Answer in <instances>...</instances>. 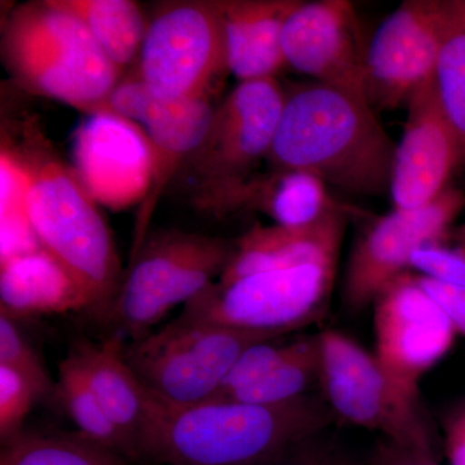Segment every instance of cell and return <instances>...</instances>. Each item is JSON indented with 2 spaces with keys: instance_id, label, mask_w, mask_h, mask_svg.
I'll return each instance as SVG.
<instances>
[{
  "instance_id": "cell-24",
  "label": "cell",
  "mask_w": 465,
  "mask_h": 465,
  "mask_svg": "<svg viewBox=\"0 0 465 465\" xmlns=\"http://www.w3.org/2000/svg\"><path fill=\"white\" fill-rule=\"evenodd\" d=\"M320 363L318 335L302 336L289 341L286 354L268 375L220 401L273 405L299 399L320 381Z\"/></svg>"
},
{
  "instance_id": "cell-13",
  "label": "cell",
  "mask_w": 465,
  "mask_h": 465,
  "mask_svg": "<svg viewBox=\"0 0 465 465\" xmlns=\"http://www.w3.org/2000/svg\"><path fill=\"white\" fill-rule=\"evenodd\" d=\"M110 106L116 115L142 124L152 149V177L148 194L134 222L131 259L148 237L150 220L168 183L206 139L215 109L208 97L161 99L137 78L116 85L110 97Z\"/></svg>"
},
{
  "instance_id": "cell-1",
  "label": "cell",
  "mask_w": 465,
  "mask_h": 465,
  "mask_svg": "<svg viewBox=\"0 0 465 465\" xmlns=\"http://www.w3.org/2000/svg\"><path fill=\"white\" fill-rule=\"evenodd\" d=\"M376 114L358 94L314 81L295 85L266 159L273 170L302 171L342 192L384 195L397 146Z\"/></svg>"
},
{
  "instance_id": "cell-27",
  "label": "cell",
  "mask_w": 465,
  "mask_h": 465,
  "mask_svg": "<svg viewBox=\"0 0 465 465\" xmlns=\"http://www.w3.org/2000/svg\"><path fill=\"white\" fill-rule=\"evenodd\" d=\"M2 188V251L0 262L42 249L27 211L29 173L23 154L3 145L0 155Z\"/></svg>"
},
{
  "instance_id": "cell-9",
  "label": "cell",
  "mask_w": 465,
  "mask_h": 465,
  "mask_svg": "<svg viewBox=\"0 0 465 465\" xmlns=\"http://www.w3.org/2000/svg\"><path fill=\"white\" fill-rule=\"evenodd\" d=\"M139 81L166 100L208 97L228 70L222 2L188 0L158 9L139 54Z\"/></svg>"
},
{
  "instance_id": "cell-5",
  "label": "cell",
  "mask_w": 465,
  "mask_h": 465,
  "mask_svg": "<svg viewBox=\"0 0 465 465\" xmlns=\"http://www.w3.org/2000/svg\"><path fill=\"white\" fill-rule=\"evenodd\" d=\"M234 249V241L220 237L179 231L149 232L130 259L106 321L131 341L145 338L171 309L185 305L222 277Z\"/></svg>"
},
{
  "instance_id": "cell-32",
  "label": "cell",
  "mask_w": 465,
  "mask_h": 465,
  "mask_svg": "<svg viewBox=\"0 0 465 465\" xmlns=\"http://www.w3.org/2000/svg\"><path fill=\"white\" fill-rule=\"evenodd\" d=\"M410 268L423 277L465 289V253L460 250L446 249L440 243L428 244L415 251Z\"/></svg>"
},
{
  "instance_id": "cell-21",
  "label": "cell",
  "mask_w": 465,
  "mask_h": 465,
  "mask_svg": "<svg viewBox=\"0 0 465 465\" xmlns=\"http://www.w3.org/2000/svg\"><path fill=\"white\" fill-rule=\"evenodd\" d=\"M262 211L282 226H307L347 208L333 200L322 180L295 170H273L250 177L220 202L217 211Z\"/></svg>"
},
{
  "instance_id": "cell-8",
  "label": "cell",
  "mask_w": 465,
  "mask_h": 465,
  "mask_svg": "<svg viewBox=\"0 0 465 465\" xmlns=\"http://www.w3.org/2000/svg\"><path fill=\"white\" fill-rule=\"evenodd\" d=\"M320 339V384L336 418L424 457L436 459L418 399L401 390L375 356L344 333L326 330Z\"/></svg>"
},
{
  "instance_id": "cell-4",
  "label": "cell",
  "mask_w": 465,
  "mask_h": 465,
  "mask_svg": "<svg viewBox=\"0 0 465 465\" xmlns=\"http://www.w3.org/2000/svg\"><path fill=\"white\" fill-rule=\"evenodd\" d=\"M27 150V211L39 243L78 284L87 311L106 321L122 282L109 226L74 171L45 145Z\"/></svg>"
},
{
  "instance_id": "cell-28",
  "label": "cell",
  "mask_w": 465,
  "mask_h": 465,
  "mask_svg": "<svg viewBox=\"0 0 465 465\" xmlns=\"http://www.w3.org/2000/svg\"><path fill=\"white\" fill-rule=\"evenodd\" d=\"M54 390L67 415L78 428V433L131 460L124 436L69 357L58 367Z\"/></svg>"
},
{
  "instance_id": "cell-34",
  "label": "cell",
  "mask_w": 465,
  "mask_h": 465,
  "mask_svg": "<svg viewBox=\"0 0 465 465\" xmlns=\"http://www.w3.org/2000/svg\"><path fill=\"white\" fill-rule=\"evenodd\" d=\"M367 465H439L436 459L424 457L382 439L376 443Z\"/></svg>"
},
{
  "instance_id": "cell-11",
  "label": "cell",
  "mask_w": 465,
  "mask_h": 465,
  "mask_svg": "<svg viewBox=\"0 0 465 465\" xmlns=\"http://www.w3.org/2000/svg\"><path fill=\"white\" fill-rule=\"evenodd\" d=\"M448 0H406L385 18L366 47L363 96L379 112L406 105L430 84Z\"/></svg>"
},
{
  "instance_id": "cell-10",
  "label": "cell",
  "mask_w": 465,
  "mask_h": 465,
  "mask_svg": "<svg viewBox=\"0 0 465 465\" xmlns=\"http://www.w3.org/2000/svg\"><path fill=\"white\" fill-rule=\"evenodd\" d=\"M286 91L275 78L240 82L215 109L200 149L186 162L203 206L215 208L268 157Z\"/></svg>"
},
{
  "instance_id": "cell-3",
  "label": "cell",
  "mask_w": 465,
  "mask_h": 465,
  "mask_svg": "<svg viewBox=\"0 0 465 465\" xmlns=\"http://www.w3.org/2000/svg\"><path fill=\"white\" fill-rule=\"evenodd\" d=\"M2 50L12 78L25 90L90 115H116L110 97L122 70L82 20L52 0L15 9Z\"/></svg>"
},
{
  "instance_id": "cell-33",
  "label": "cell",
  "mask_w": 465,
  "mask_h": 465,
  "mask_svg": "<svg viewBox=\"0 0 465 465\" xmlns=\"http://www.w3.org/2000/svg\"><path fill=\"white\" fill-rule=\"evenodd\" d=\"M416 278L425 292L442 308L457 332L465 336V289L449 286L423 275L416 274Z\"/></svg>"
},
{
  "instance_id": "cell-20",
  "label": "cell",
  "mask_w": 465,
  "mask_h": 465,
  "mask_svg": "<svg viewBox=\"0 0 465 465\" xmlns=\"http://www.w3.org/2000/svg\"><path fill=\"white\" fill-rule=\"evenodd\" d=\"M299 0H222L228 70L240 82L275 78L286 66L284 24Z\"/></svg>"
},
{
  "instance_id": "cell-18",
  "label": "cell",
  "mask_w": 465,
  "mask_h": 465,
  "mask_svg": "<svg viewBox=\"0 0 465 465\" xmlns=\"http://www.w3.org/2000/svg\"><path fill=\"white\" fill-rule=\"evenodd\" d=\"M349 213V208H342L307 226H252L234 241V253L220 282L262 272L338 262Z\"/></svg>"
},
{
  "instance_id": "cell-26",
  "label": "cell",
  "mask_w": 465,
  "mask_h": 465,
  "mask_svg": "<svg viewBox=\"0 0 465 465\" xmlns=\"http://www.w3.org/2000/svg\"><path fill=\"white\" fill-rule=\"evenodd\" d=\"M0 465H134L124 455L76 434L20 433L3 445Z\"/></svg>"
},
{
  "instance_id": "cell-14",
  "label": "cell",
  "mask_w": 465,
  "mask_h": 465,
  "mask_svg": "<svg viewBox=\"0 0 465 465\" xmlns=\"http://www.w3.org/2000/svg\"><path fill=\"white\" fill-rule=\"evenodd\" d=\"M374 304L375 354L391 381L418 399L419 381L454 344V324L405 272L379 293Z\"/></svg>"
},
{
  "instance_id": "cell-17",
  "label": "cell",
  "mask_w": 465,
  "mask_h": 465,
  "mask_svg": "<svg viewBox=\"0 0 465 465\" xmlns=\"http://www.w3.org/2000/svg\"><path fill=\"white\" fill-rule=\"evenodd\" d=\"M74 173L94 201L124 208L145 200L152 149L136 124L118 115H91L75 134Z\"/></svg>"
},
{
  "instance_id": "cell-25",
  "label": "cell",
  "mask_w": 465,
  "mask_h": 465,
  "mask_svg": "<svg viewBox=\"0 0 465 465\" xmlns=\"http://www.w3.org/2000/svg\"><path fill=\"white\" fill-rule=\"evenodd\" d=\"M434 84L465 164V0H448Z\"/></svg>"
},
{
  "instance_id": "cell-2",
  "label": "cell",
  "mask_w": 465,
  "mask_h": 465,
  "mask_svg": "<svg viewBox=\"0 0 465 465\" xmlns=\"http://www.w3.org/2000/svg\"><path fill=\"white\" fill-rule=\"evenodd\" d=\"M336 420L322 394L289 402L213 401L189 407L153 399L139 442L140 460L164 465H255Z\"/></svg>"
},
{
  "instance_id": "cell-15",
  "label": "cell",
  "mask_w": 465,
  "mask_h": 465,
  "mask_svg": "<svg viewBox=\"0 0 465 465\" xmlns=\"http://www.w3.org/2000/svg\"><path fill=\"white\" fill-rule=\"evenodd\" d=\"M286 65L314 82L363 96L366 48L347 0L299 2L284 24Z\"/></svg>"
},
{
  "instance_id": "cell-31",
  "label": "cell",
  "mask_w": 465,
  "mask_h": 465,
  "mask_svg": "<svg viewBox=\"0 0 465 465\" xmlns=\"http://www.w3.org/2000/svg\"><path fill=\"white\" fill-rule=\"evenodd\" d=\"M0 365L20 370L47 393L54 390L47 370L18 330L16 320L5 314H0Z\"/></svg>"
},
{
  "instance_id": "cell-30",
  "label": "cell",
  "mask_w": 465,
  "mask_h": 465,
  "mask_svg": "<svg viewBox=\"0 0 465 465\" xmlns=\"http://www.w3.org/2000/svg\"><path fill=\"white\" fill-rule=\"evenodd\" d=\"M327 430L295 440L255 465H367L361 464Z\"/></svg>"
},
{
  "instance_id": "cell-22",
  "label": "cell",
  "mask_w": 465,
  "mask_h": 465,
  "mask_svg": "<svg viewBox=\"0 0 465 465\" xmlns=\"http://www.w3.org/2000/svg\"><path fill=\"white\" fill-rule=\"evenodd\" d=\"M0 264V314L16 320L87 309L84 293L47 251Z\"/></svg>"
},
{
  "instance_id": "cell-36",
  "label": "cell",
  "mask_w": 465,
  "mask_h": 465,
  "mask_svg": "<svg viewBox=\"0 0 465 465\" xmlns=\"http://www.w3.org/2000/svg\"><path fill=\"white\" fill-rule=\"evenodd\" d=\"M458 250H460L461 252L465 253V226L460 229L458 234Z\"/></svg>"
},
{
  "instance_id": "cell-19",
  "label": "cell",
  "mask_w": 465,
  "mask_h": 465,
  "mask_svg": "<svg viewBox=\"0 0 465 465\" xmlns=\"http://www.w3.org/2000/svg\"><path fill=\"white\" fill-rule=\"evenodd\" d=\"M124 341L115 333L103 342L78 341L69 357L127 443L130 459L140 461L139 442L153 397L124 356Z\"/></svg>"
},
{
  "instance_id": "cell-23",
  "label": "cell",
  "mask_w": 465,
  "mask_h": 465,
  "mask_svg": "<svg viewBox=\"0 0 465 465\" xmlns=\"http://www.w3.org/2000/svg\"><path fill=\"white\" fill-rule=\"evenodd\" d=\"M74 15L90 30L106 56L119 69L133 63L142 51L148 23L133 0H52Z\"/></svg>"
},
{
  "instance_id": "cell-7",
  "label": "cell",
  "mask_w": 465,
  "mask_h": 465,
  "mask_svg": "<svg viewBox=\"0 0 465 465\" xmlns=\"http://www.w3.org/2000/svg\"><path fill=\"white\" fill-rule=\"evenodd\" d=\"M336 264H311L211 283L186 302L176 321L283 335L322 316Z\"/></svg>"
},
{
  "instance_id": "cell-29",
  "label": "cell",
  "mask_w": 465,
  "mask_h": 465,
  "mask_svg": "<svg viewBox=\"0 0 465 465\" xmlns=\"http://www.w3.org/2000/svg\"><path fill=\"white\" fill-rule=\"evenodd\" d=\"M47 391L20 370L0 365V440L2 446L23 433V424L36 401Z\"/></svg>"
},
{
  "instance_id": "cell-12",
  "label": "cell",
  "mask_w": 465,
  "mask_h": 465,
  "mask_svg": "<svg viewBox=\"0 0 465 465\" xmlns=\"http://www.w3.org/2000/svg\"><path fill=\"white\" fill-rule=\"evenodd\" d=\"M464 208V193L449 186L427 206L393 210L372 222L349 258L342 287L345 307L357 313L372 304L391 281L407 272L415 251L445 240Z\"/></svg>"
},
{
  "instance_id": "cell-35",
  "label": "cell",
  "mask_w": 465,
  "mask_h": 465,
  "mask_svg": "<svg viewBox=\"0 0 465 465\" xmlns=\"http://www.w3.org/2000/svg\"><path fill=\"white\" fill-rule=\"evenodd\" d=\"M446 452L450 465H465V407L452 415L446 427Z\"/></svg>"
},
{
  "instance_id": "cell-6",
  "label": "cell",
  "mask_w": 465,
  "mask_h": 465,
  "mask_svg": "<svg viewBox=\"0 0 465 465\" xmlns=\"http://www.w3.org/2000/svg\"><path fill=\"white\" fill-rule=\"evenodd\" d=\"M271 333L174 320L163 330L124 344L127 365L157 402L189 407L208 402L235 361Z\"/></svg>"
},
{
  "instance_id": "cell-16",
  "label": "cell",
  "mask_w": 465,
  "mask_h": 465,
  "mask_svg": "<svg viewBox=\"0 0 465 465\" xmlns=\"http://www.w3.org/2000/svg\"><path fill=\"white\" fill-rule=\"evenodd\" d=\"M459 164L460 146L440 106L433 79L407 104L405 131L391 173L393 210H418L437 200L449 188L450 177Z\"/></svg>"
}]
</instances>
